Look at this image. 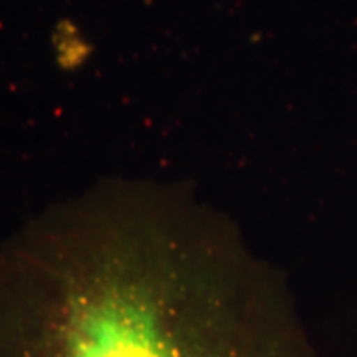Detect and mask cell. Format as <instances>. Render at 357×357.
Segmentation results:
<instances>
[{"mask_svg": "<svg viewBox=\"0 0 357 357\" xmlns=\"http://www.w3.org/2000/svg\"><path fill=\"white\" fill-rule=\"evenodd\" d=\"M0 357H319L292 288L191 189L105 178L0 244Z\"/></svg>", "mask_w": 357, "mask_h": 357, "instance_id": "cell-1", "label": "cell"}]
</instances>
